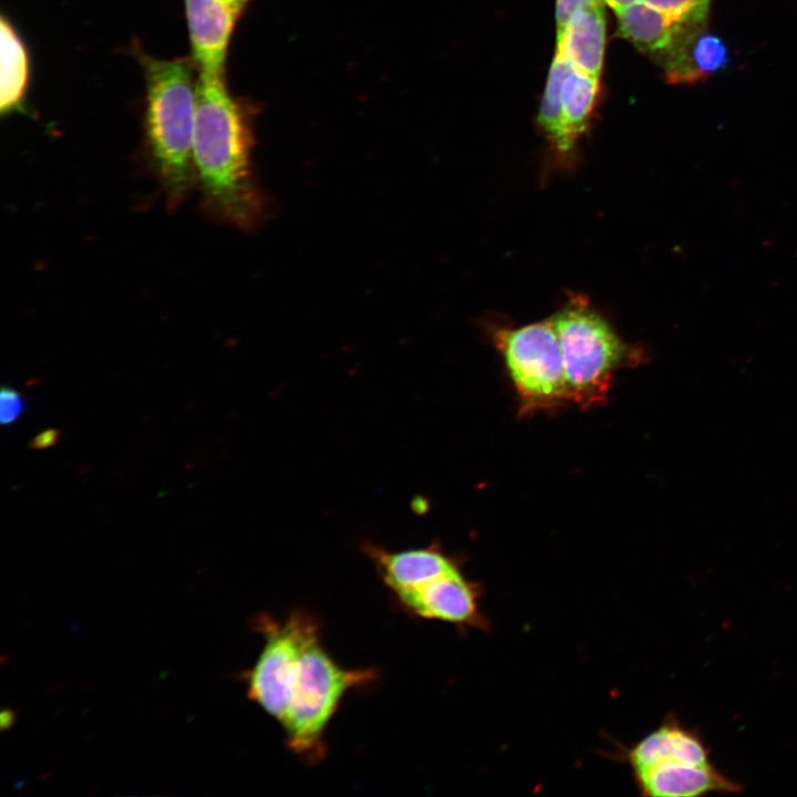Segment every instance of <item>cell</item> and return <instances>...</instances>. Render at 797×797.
Wrapping results in <instances>:
<instances>
[{
    "label": "cell",
    "instance_id": "6da1fadb",
    "mask_svg": "<svg viewBox=\"0 0 797 797\" xmlns=\"http://www.w3.org/2000/svg\"><path fill=\"white\" fill-rule=\"evenodd\" d=\"M253 622L265 644L244 673L248 698L281 725L290 751L318 762L342 697L374 681L377 672L339 665L321 644L319 622L308 611H292L283 621L260 614Z\"/></svg>",
    "mask_w": 797,
    "mask_h": 797
},
{
    "label": "cell",
    "instance_id": "7a4b0ae2",
    "mask_svg": "<svg viewBox=\"0 0 797 797\" xmlns=\"http://www.w3.org/2000/svg\"><path fill=\"white\" fill-rule=\"evenodd\" d=\"M251 135L222 73L201 71L196 85L193 163L201 207L210 218L250 231L271 204L251 167Z\"/></svg>",
    "mask_w": 797,
    "mask_h": 797
},
{
    "label": "cell",
    "instance_id": "3957f363",
    "mask_svg": "<svg viewBox=\"0 0 797 797\" xmlns=\"http://www.w3.org/2000/svg\"><path fill=\"white\" fill-rule=\"evenodd\" d=\"M145 128L153 169L168 208L179 207L196 185L193 136L196 87L180 60L146 62Z\"/></svg>",
    "mask_w": 797,
    "mask_h": 797
},
{
    "label": "cell",
    "instance_id": "277c9868",
    "mask_svg": "<svg viewBox=\"0 0 797 797\" xmlns=\"http://www.w3.org/2000/svg\"><path fill=\"white\" fill-rule=\"evenodd\" d=\"M558 334L567 400L583 407L601 403L613 373L636 352L582 298H576L551 319Z\"/></svg>",
    "mask_w": 797,
    "mask_h": 797
},
{
    "label": "cell",
    "instance_id": "5b68a950",
    "mask_svg": "<svg viewBox=\"0 0 797 797\" xmlns=\"http://www.w3.org/2000/svg\"><path fill=\"white\" fill-rule=\"evenodd\" d=\"M494 339L526 406L567 400L560 341L550 319L497 330Z\"/></svg>",
    "mask_w": 797,
    "mask_h": 797
},
{
    "label": "cell",
    "instance_id": "8992f818",
    "mask_svg": "<svg viewBox=\"0 0 797 797\" xmlns=\"http://www.w3.org/2000/svg\"><path fill=\"white\" fill-rule=\"evenodd\" d=\"M478 594L458 568L394 593L406 611L456 624H479Z\"/></svg>",
    "mask_w": 797,
    "mask_h": 797
},
{
    "label": "cell",
    "instance_id": "52a82bcc",
    "mask_svg": "<svg viewBox=\"0 0 797 797\" xmlns=\"http://www.w3.org/2000/svg\"><path fill=\"white\" fill-rule=\"evenodd\" d=\"M641 794L650 797H702L738 794L743 786L714 764H663L633 772Z\"/></svg>",
    "mask_w": 797,
    "mask_h": 797
},
{
    "label": "cell",
    "instance_id": "ba28073f",
    "mask_svg": "<svg viewBox=\"0 0 797 797\" xmlns=\"http://www.w3.org/2000/svg\"><path fill=\"white\" fill-rule=\"evenodd\" d=\"M628 762L633 772L663 764H713L701 733L673 714L630 748Z\"/></svg>",
    "mask_w": 797,
    "mask_h": 797
},
{
    "label": "cell",
    "instance_id": "9c48e42d",
    "mask_svg": "<svg viewBox=\"0 0 797 797\" xmlns=\"http://www.w3.org/2000/svg\"><path fill=\"white\" fill-rule=\"evenodd\" d=\"M189 38L201 71L222 73L228 41L240 11L227 0H185Z\"/></svg>",
    "mask_w": 797,
    "mask_h": 797
},
{
    "label": "cell",
    "instance_id": "30bf717a",
    "mask_svg": "<svg viewBox=\"0 0 797 797\" xmlns=\"http://www.w3.org/2000/svg\"><path fill=\"white\" fill-rule=\"evenodd\" d=\"M727 62V48L717 35L690 27L660 64L667 82L682 84L708 77Z\"/></svg>",
    "mask_w": 797,
    "mask_h": 797
},
{
    "label": "cell",
    "instance_id": "8fae6325",
    "mask_svg": "<svg viewBox=\"0 0 797 797\" xmlns=\"http://www.w3.org/2000/svg\"><path fill=\"white\" fill-rule=\"evenodd\" d=\"M615 15L617 35L628 40L640 52L659 63L690 28L642 1Z\"/></svg>",
    "mask_w": 797,
    "mask_h": 797
},
{
    "label": "cell",
    "instance_id": "7c38bea8",
    "mask_svg": "<svg viewBox=\"0 0 797 797\" xmlns=\"http://www.w3.org/2000/svg\"><path fill=\"white\" fill-rule=\"evenodd\" d=\"M603 4L576 12L557 34L556 52L572 68L599 77L605 48Z\"/></svg>",
    "mask_w": 797,
    "mask_h": 797
},
{
    "label": "cell",
    "instance_id": "4fadbf2b",
    "mask_svg": "<svg viewBox=\"0 0 797 797\" xmlns=\"http://www.w3.org/2000/svg\"><path fill=\"white\" fill-rule=\"evenodd\" d=\"M365 549L381 579L393 593L458 568L434 546L398 552H389L374 546Z\"/></svg>",
    "mask_w": 797,
    "mask_h": 797
},
{
    "label": "cell",
    "instance_id": "5bb4252c",
    "mask_svg": "<svg viewBox=\"0 0 797 797\" xmlns=\"http://www.w3.org/2000/svg\"><path fill=\"white\" fill-rule=\"evenodd\" d=\"M1 33L0 110L2 113L15 110L28 83V54L14 29L3 17Z\"/></svg>",
    "mask_w": 797,
    "mask_h": 797
},
{
    "label": "cell",
    "instance_id": "9a60e30c",
    "mask_svg": "<svg viewBox=\"0 0 797 797\" xmlns=\"http://www.w3.org/2000/svg\"><path fill=\"white\" fill-rule=\"evenodd\" d=\"M599 80L571 65L562 80L560 89L562 115L573 143H577L587 131L599 92Z\"/></svg>",
    "mask_w": 797,
    "mask_h": 797
},
{
    "label": "cell",
    "instance_id": "2e32d148",
    "mask_svg": "<svg viewBox=\"0 0 797 797\" xmlns=\"http://www.w3.org/2000/svg\"><path fill=\"white\" fill-rule=\"evenodd\" d=\"M569 69L570 64L555 52L538 113L540 128L560 155H568L576 145L566 128L560 101L561 83Z\"/></svg>",
    "mask_w": 797,
    "mask_h": 797
},
{
    "label": "cell",
    "instance_id": "e0dca14e",
    "mask_svg": "<svg viewBox=\"0 0 797 797\" xmlns=\"http://www.w3.org/2000/svg\"><path fill=\"white\" fill-rule=\"evenodd\" d=\"M687 27H700L708 15L711 0H641Z\"/></svg>",
    "mask_w": 797,
    "mask_h": 797
},
{
    "label": "cell",
    "instance_id": "ac0fdd59",
    "mask_svg": "<svg viewBox=\"0 0 797 797\" xmlns=\"http://www.w3.org/2000/svg\"><path fill=\"white\" fill-rule=\"evenodd\" d=\"M0 405V421L3 426L15 423L27 408L25 400L21 392L11 386L1 387Z\"/></svg>",
    "mask_w": 797,
    "mask_h": 797
},
{
    "label": "cell",
    "instance_id": "d6986e66",
    "mask_svg": "<svg viewBox=\"0 0 797 797\" xmlns=\"http://www.w3.org/2000/svg\"><path fill=\"white\" fill-rule=\"evenodd\" d=\"M603 3V0H556L557 34L565 29L576 12Z\"/></svg>",
    "mask_w": 797,
    "mask_h": 797
},
{
    "label": "cell",
    "instance_id": "ffe728a7",
    "mask_svg": "<svg viewBox=\"0 0 797 797\" xmlns=\"http://www.w3.org/2000/svg\"><path fill=\"white\" fill-rule=\"evenodd\" d=\"M61 434V431L56 427L46 428L30 441L29 447L37 451L53 447L59 443Z\"/></svg>",
    "mask_w": 797,
    "mask_h": 797
},
{
    "label": "cell",
    "instance_id": "44dd1931",
    "mask_svg": "<svg viewBox=\"0 0 797 797\" xmlns=\"http://www.w3.org/2000/svg\"><path fill=\"white\" fill-rule=\"evenodd\" d=\"M604 3H607L614 13L621 12L624 9L635 4L636 2L641 0H603Z\"/></svg>",
    "mask_w": 797,
    "mask_h": 797
},
{
    "label": "cell",
    "instance_id": "7402d4cb",
    "mask_svg": "<svg viewBox=\"0 0 797 797\" xmlns=\"http://www.w3.org/2000/svg\"><path fill=\"white\" fill-rule=\"evenodd\" d=\"M227 1H229L236 8L241 9L247 0H227Z\"/></svg>",
    "mask_w": 797,
    "mask_h": 797
}]
</instances>
